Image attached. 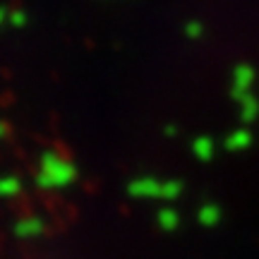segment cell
Wrapping results in <instances>:
<instances>
[{
    "mask_svg": "<svg viewBox=\"0 0 259 259\" xmlns=\"http://www.w3.org/2000/svg\"><path fill=\"white\" fill-rule=\"evenodd\" d=\"M74 180H77V168L67 158L58 156L53 151L41 156V166H38V176H36L38 187H44V190H63V187L72 185Z\"/></svg>",
    "mask_w": 259,
    "mask_h": 259,
    "instance_id": "6da1fadb",
    "label": "cell"
},
{
    "mask_svg": "<svg viewBox=\"0 0 259 259\" xmlns=\"http://www.w3.org/2000/svg\"><path fill=\"white\" fill-rule=\"evenodd\" d=\"M127 192L137 199H166V183L154 178H137L127 185Z\"/></svg>",
    "mask_w": 259,
    "mask_h": 259,
    "instance_id": "7a4b0ae2",
    "label": "cell"
},
{
    "mask_svg": "<svg viewBox=\"0 0 259 259\" xmlns=\"http://www.w3.org/2000/svg\"><path fill=\"white\" fill-rule=\"evenodd\" d=\"M46 233V221L41 216H24L15 223V235L19 240H34Z\"/></svg>",
    "mask_w": 259,
    "mask_h": 259,
    "instance_id": "3957f363",
    "label": "cell"
},
{
    "mask_svg": "<svg viewBox=\"0 0 259 259\" xmlns=\"http://www.w3.org/2000/svg\"><path fill=\"white\" fill-rule=\"evenodd\" d=\"M22 192V180L15 176H5L0 178V197L3 199H10V197H17Z\"/></svg>",
    "mask_w": 259,
    "mask_h": 259,
    "instance_id": "277c9868",
    "label": "cell"
},
{
    "mask_svg": "<svg viewBox=\"0 0 259 259\" xmlns=\"http://www.w3.org/2000/svg\"><path fill=\"white\" fill-rule=\"evenodd\" d=\"M178 223H180L178 211H173V209H161V211H158V226H161L163 231H176Z\"/></svg>",
    "mask_w": 259,
    "mask_h": 259,
    "instance_id": "5b68a950",
    "label": "cell"
},
{
    "mask_svg": "<svg viewBox=\"0 0 259 259\" xmlns=\"http://www.w3.org/2000/svg\"><path fill=\"white\" fill-rule=\"evenodd\" d=\"M8 22H10V27L22 29L29 22V19H27V15H24L22 10H12V12H10V17H8Z\"/></svg>",
    "mask_w": 259,
    "mask_h": 259,
    "instance_id": "8992f818",
    "label": "cell"
},
{
    "mask_svg": "<svg viewBox=\"0 0 259 259\" xmlns=\"http://www.w3.org/2000/svg\"><path fill=\"white\" fill-rule=\"evenodd\" d=\"M216 219H219V211H216L213 206H204L202 211H199V221L206 223V226H211V223H216Z\"/></svg>",
    "mask_w": 259,
    "mask_h": 259,
    "instance_id": "52a82bcc",
    "label": "cell"
},
{
    "mask_svg": "<svg viewBox=\"0 0 259 259\" xmlns=\"http://www.w3.org/2000/svg\"><path fill=\"white\" fill-rule=\"evenodd\" d=\"M197 154H202V156H209V144H206V142H197Z\"/></svg>",
    "mask_w": 259,
    "mask_h": 259,
    "instance_id": "ba28073f",
    "label": "cell"
},
{
    "mask_svg": "<svg viewBox=\"0 0 259 259\" xmlns=\"http://www.w3.org/2000/svg\"><path fill=\"white\" fill-rule=\"evenodd\" d=\"M8 17H10V15H8V10H5V8H0V27H3V24L8 22Z\"/></svg>",
    "mask_w": 259,
    "mask_h": 259,
    "instance_id": "9c48e42d",
    "label": "cell"
},
{
    "mask_svg": "<svg viewBox=\"0 0 259 259\" xmlns=\"http://www.w3.org/2000/svg\"><path fill=\"white\" fill-rule=\"evenodd\" d=\"M5 135H8V125H5V122L0 120V139L5 137Z\"/></svg>",
    "mask_w": 259,
    "mask_h": 259,
    "instance_id": "30bf717a",
    "label": "cell"
}]
</instances>
